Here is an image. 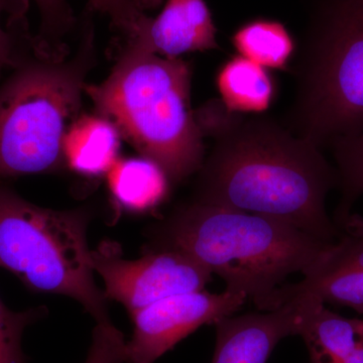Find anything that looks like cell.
I'll return each instance as SVG.
<instances>
[{
    "label": "cell",
    "mask_w": 363,
    "mask_h": 363,
    "mask_svg": "<svg viewBox=\"0 0 363 363\" xmlns=\"http://www.w3.org/2000/svg\"><path fill=\"white\" fill-rule=\"evenodd\" d=\"M195 116L214 145L193 200L269 217L325 242L343 235L325 206L338 188L337 169L320 147L269 117L230 111L220 99L202 105Z\"/></svg>",
    "instance_id": "cell-1"
},
{
    "label": "cell",
    "mask_w": 363,
    "mask_h": 363,
    "mask_svg": "<svg viewBox=\"0 0 363 363\" xmlns=\"http://www.w3.org/2000/svg\"><path fill=\"white\" fill-rule=\"evenodd\" d=\"M154 250L190 255L218 274L226 291L257 304L290 274L310 271L333 243L262 215L195 201L154 227Z\"/></svg>",
    "instance_id": "cell-2"
},
{
    "label": "cell",
    "mask_w": 363,
    "mask_h": 363,
    "mask_svg": "<svg viewBox=\"0 0 363 363\" xmlns=\"http://www.w3.org/2000/svg\"><path fill=\"white\" fill-rule=\"evenodd\" d=\"M192 74L185 60L125 42L108 77L85 88L97 114L159 164L172 185L199 171L205 160L204 135L191 108Z\"/></svg>",
    "instance_id": "cell-3"
},
{
    "label": "cell",
    "mask_w": 363,
    "mask_h": 363,
    "mask_svg": "<svg viewBox=\"0 0 363 363\" xmlns=\"http://www.w3.org/2000/svg\"><path fill=\"white\" fill-rule=\"evenodd\" d=\"M65 54L35 45L0 85V179L50 173L65 164L64 138L79 116L96 60L88 16L77 51Z\"/></svg>",
    "instance_id": "cell-4"
},
{
    "label": "cell",
    "mask_w": 363,
    "mask_h": 363,
    "mask_svg": "<svg viewBox=\"0 0 363 363\" xmlns=\"http://www.w3.org/2000/svg\"><path fill=\"white\" fill-rule=\"evenodd\" d=\"M283 125L320 149L363 133V0H318Z\"/></svg>",
    "instance_id": "cell-5"
},
{
    "label": "cell",
    "mask_w": 363,
    "mask_h": 363,
    "mask_svg": "<svg viewBox=\"0 0 363 363\" xmlns=\"http://www.w3.org/2000/svg\"><path fill=\"white\" fill-rule=\"evenodd\" d=\"M88 210H52L0 185V267L30 290L74 298L96 323L112 322L88 247Z\"/></svg>",
    "instance_id": "cell-6"
},
{
    "label": "cell",
    "mask_w": 363,
    "mask_h": 363,
    "mask_svg": "<svg viewBox=\"0 0 363 363\" xmlns=\"http://www.w3.org/2000/svg\"><path fill=\"white\" fill-rule=\"evenodd\" d=\"M91 262L104 279L105 297L121 303L130 314L162 298L203 291L213 274L179 250H150L140 259L128 260L118 245L107 241L91 250Z\"/></svg>",
    "instance_id": "cell-7"
},
{
    "label": "cell",
    "mask_w": 363,
    "mask_h": 363,
    "mask_svg": "<svg viewBox=\"0 0 363 363\" xmlns=\"http://www.w3.org/2000/svg\"><path fill=\"white\" fill-rule=\"evenodd\" d=\"M247 300L243 294L203 290L162 298L131 313L133 333L126 342V363L156 362L203 325L238 312Z\"/></svg>",
    "instance_id": "cell-8"
},
{
    "label": "cell",
    "mask_w": 363,
    "mask_h": 363,
    "mask_svg": "<svg viewBox=\"0 0 363 363\" xmlns=\"http://www.w3.org/2000/svg\"><path fill=\"white\" fill-rule=\"evenodd\" d=\"M216 33L205 0H167L159 16H143L125 42L166 58H180L187 52L219 49Z\"/></svg>",
    "instance_id": "cell-9"
},
{
    "label": "cell",
    "mask_w": 363,
    "mask_h": 363,
    "mask_svg": "<svg viewBox=\"0 0 363 363\" xmlns=\"http://www.w3.org/2000/svg\"><path fill=\"white\" fill-rule=\"evenodd\" d=\"M300 318L297 300L272 311L222 318L214 324L212 363H267L279 341L298 335Z\"/></svg>",
    "instance_id": "cell-10"
},
{
    "label": "cell",
    "mask_w": 363,
    "mask_h": 363,
    "mask_svg": "<svg viewBox=\"0 0 363 363\" xmlns=\"http://www.w3.org/2000/svg\"><path fill=\"white\" fill-rule=\"evenodd\" d=\"M293 300L300 304L298 335L307 346L308 363H342L363 340L362 320L341 317L314 296Z\"/></svg>",
    "instance_id": "cell-11"
},
{
    "label": "cell",
    "mask_w": 363,
    "mask_h": 363,
    "mask_svg": "<svg viewBox=\"0 0 363 363\" xmlns=\"http://www.w3.org/2000/svg\"><path fill=\"white\" fill-rule=\"evenodd\" d=\"M121 138L116 126L99 114L78 116L64 138L65 164L82 176L104 175L118 160Z\"/></svg>",
    "instance_id": "cell-12"
},
{
    "label": "cell",
    "mask_w": 363,
    "mask_h": 363,
    "mask_svg": "<svg viewBox=\"0 0 363 363\" xmlns=\"http://www.w3.org/2000/svg\"><path fill=\"white\" fill-rule=\"evenodd\" d=\"M106 175L112 197L126 211L143 213L168 199L171 181L147 157L118 159Z\"/></svg>",
    "instance_id": "cell-13"
},
{
    "label": "cell",
    "mask_w": 363,
    "mask_h": 363,
    "mask_svg": "<svg viewBox=\"0 0 363 363\" xmlns=\"http://www.w3.org/2000/svg\"><path fill=\"white\" fill-rule=\"evenodd\" d=\"M215 83L222 104L236 113H262L276 96V84L269 69L240 55L222 64Z\"/></svg>",
    "instance_id": "cell-14"
},
{
    "label": "cell",
    "mask_w": 363,
    "mask_h": 363,
    "mask_svg": "<svg viewBox=\"0 0 363 363\" xmlns=\"http://www.w3.org/2000/svg\"><path fill=\"white\" fill-rule=\"evenodd\" d=\"M236 52L269 70L290 71L295 40L283 23L257 18L240 26L231 37Z\"/></svg>",
    "instance_id": "cell-15"
},
{
    "label": "cell",
    "mask_w": 363,
    "mask_h": 363,
    "mask_svg": "<svg viewBox=\"0 0 363 363\" xmlns=\"http://www.w3.org/2000/svg\"><path fill=\"white\" fill-rule=\"evenodd\" d=\"M329 149L335 160L341 193L333 220L341 229L353 204L363 195V133L336 140Z\"/></svg>",
    "instance_id": "cell-16"
},
{
    "label": "cell",
    "mask_w": 363,
    "mask_h": 363,
    "mask_svg": "<svg viewBox=\"0 0 363 363\" xmlns=\"http://www.w3.org/2000/svg\"><path fill=\"white\" fill-rule=\"evenodd\" d=\"M28 9V0H0V76L35 47L26 20Z\"/></svg>",
    "instance_id": "cell-17"
},
{
    "label": "cell",
    "mask_w": 363,
    "mask_h": 363,
    "mask_svg": "<svg viewBox=\"0 0 363 363\" xmlns=\"http://www.w3.org/2000/svg\"><path fill=\"white\" fill-rule=\"evenodd\" d=\"M45 312L44 308L13 312L0 300V363H26L21 346L23 332Z\"/></svg>",
    "instance_id": "cell-18"
},
{
    "label": "cell",
    "mask_w": 363,
    "mask_h": 363,
    "mask_svg": "<svg viewBox=\"0 0 363 363\" xmlns=\"http://www.w3.org/2000/svg\"><path fill=\"white\" fill-rule=\"evenodd\" d=\"M40 16V32L35 37L37 44L52 51L65 49L62 42L75 25L70 6L67 0H35Z\"/></svg>",
    "instance_id": "cell-19"
},
{
    "label": "cell",
    "mask_w": 363,
    "mask_h": 363,
    "mask_svg": "<svg viewBox=\"0 0 363 363\" xmlns=\"http://www.w3.org/2000/svg\"><path fill=\"white\" fill-rule=\"evenodd\" d=\"M85 363H126L125 339L112 322L96 323Z\"/></svg>",
    "instance_id": "cell-20"
},
{
    "label": "cell",
    "mask_w": 363,
    "mask_h": 363,
    "mask_svg": "<svg viewBox=\"0 0 363 363\" xmlns=\"http://www.w3.org/2000/svg\"><path fill=\"white\" fill-rule=\"evenodd\" d=\"M89 9L108 16L112 25L124 35L133 32L145 16L135 0H89Z\"/></svg>",
    "instance_id": "cell-21"
},
{
    "label": "cell",
    "mask_w": 363,
    "mask_h": 363,
    "mask_svg": "<svg viewBox=\"0 0 363 363\" xmlns=\"http://www.w3.org/2000/svg\"><path fill=\"white\" fill-rule=\"evenodd\" d=\"M341 229L350 235L363 238V217L358 214H350Z\"/></svg>",
    "instance_id": "cell-22"
},
{
    "label": "cell",
    "mask_w": 363,
    "mask_h": 363,
    "mask_svg": "<svg viewBox=\"0 0 363 363\" xmlns=\"http://www.w3.org/2000/svg\"><path fill=\"white\" fill-rule=\"evenodd\" d=\"M342 363H363V340L358 344L354 351L348 355Z\"/></svg>",
    "instance_id": "cell-23"
},
{
    "label": "cell",
    "mask_w": 363,
    "mask_h": 363,
    "mask_svg": "<svg viewBox=\"0 0 363 363\" xmlns=\"http://www.w3.org/2000/svg\"><path fill=\"white\" fill-rule=\"evenodd\" d=\"M136 6L140 11L157 9L162 4V0H135Z\"/></svg>",
    "instance_id": "cell-24"
}]
</instances>
